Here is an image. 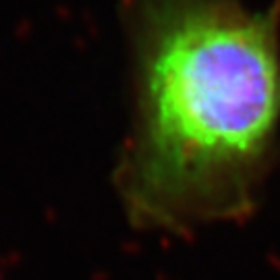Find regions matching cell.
<instances>
[{"instance_id": "1", "label": "cell", "mask_w": 280, "mask_h": 280, "mask_svg": "<svg viewBox=\"0 0 280 280\" xmlns=\"http://www.w3.org/2000/svg\"><path fill=\"white\" fill-rule=\"evenodd\" d=\"M131 125L116 191L137 231L247 222L280 162V0H118Z\"/></svg>"}]
</instances>
